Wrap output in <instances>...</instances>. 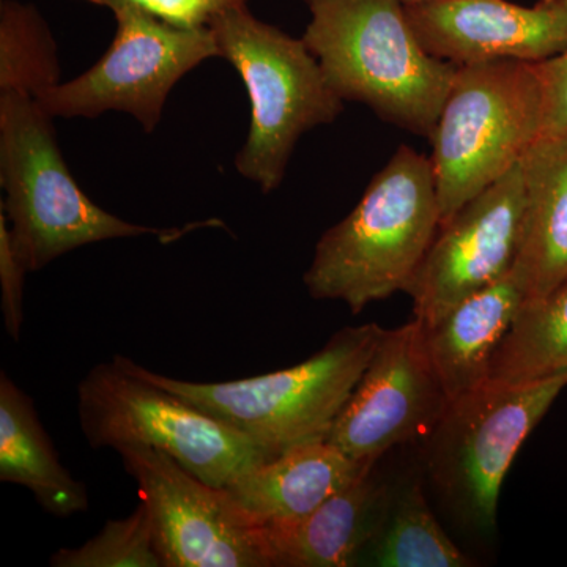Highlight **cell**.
<instances>
[{"label": "cell", "mask_w": 567, "mask_h": 567, "mask_svg": "<svg viewBox=\"0 0 567 567\" xmlns=\"http://www.w3.org/2000/svg\"><path fill=\"white\" fill-rule=\"evenodd\" d=\"M303 40L344 102L398 128L434 137L458 66L417 40L402 0H308Z\"/></svg>", "instance_id": "6da1fadb"}, {"label": "cell", "mask_w": 567, "mask_h": 567, "mask_svg": "<svg viewBox=\"0 0 567 567\" xmlns=\"http://www.w3.org/2000/svg\"><path fill=\"white\" fill-rule=\"evenodd\" d=\"M440 226L431 158L401 145L357 207L320 237L306 289L315 300L342 301L360 315L406 292Z\"/></svg>", "instance_id": "7a4b0ae2"}, {"label": "cell", "mask_w": 567, "mask_h": 567, "mask_svg": "<svg viewBox=\"0 0 567 567\" xmlns=\"http://www.w3.org/2000/svg\"><path fill=\"white\" fill-rule=\"evenodd\" d=\"M383 333L377 323L342 328L303 363L233 382H186L145 369L130 358L117 354L114 360L132 374L233 425L275 458L295 446L328 439Z\"/></svg>", "instance_id": "3957f363"}, {"label": "cell", "mask_w": 567, "mask_h": 567, "mask_svg": "<svg viewBox=\"0 0 567 567\" xmlns=\"http://www.w3.org/2000/svg\"><path fill=\"white\" fill-rule=\"evenodd\" d=\"M51 121L33 96L0 91L2 213L11 246L28 271L112 238L155 235L167 244L182 237L181 229L132 224L92 203L63 162Z\"/></svg>", "instance_id": "277c9868"}, {"label": "cell", "mask_w": 567, "mask_h": 567, "mask_svg": "<svg viewBox=\"0 0 567 567\" xmlns=\"http://www.w3.org/2000/svg\"><path fill=\"white\" fill-rule=\"evenodd\" d=\"M208 28L219 58L233 63L251 102V126L235 167L264 194L274 193L300 137L333 123L344 100L328 84L305 40L257 20L248 2L219 11Z\"/></svg>", "instance_id": "5b68a950"}, {"label": "cell", "mask_w": 567, "mask_h": 567, "mask_svg": "<svg viewBox=\"0 0 567 567\" xmlns=\"http://www.w3.org/2000/svg\"><path fill=\"white\" fill-rule=\"evenodd\" d=\"M543 106L537 63L458 66L431 141L442 224L522 162L539 140Z\"/></svg>", "instance_id": "8992f818"}, {"label": "cell", "mask_w": 567, "mask_h": 567, "mask_svg": "<svg viewBox=\"0 0 567 567\" xmlns=\"http://www.w3.org/2000/svg\"><path fill=\"white\" fill-rule=\"evenodd\" d=\"M567 374L520 385L487 382L447 402L424 436V461L443 505L470 532L496 527L499 494L514 458L540 423Z\"/></svg>", "instance_id": "52a82bcc"}, {"label": "cell", "mask_w": 567, "mask_h": 567, "mask_svg": "<svg viewBox=\"0 0 567 567\" xmlns=\"http://www.w3.org/2000/svg\"><path fill=\"white\" fill-rule=\"evenodd\" d=\"M82 434L93 450L147 446L216 487L270 461L252 440L117 361L95 365L78 386Z\"/></svg>", "instance_id": "ba28073f"}, {"label": "cell", "mask_w": 567, "mask_h": 567, "mask_svg": "<svg viewBox=\"0 0 567 567\" xmlns=\"http://www.w3.org/2000/svg\"><path fill=\"white\" fill-rule=\"evenodd\" d=\"M114 14L117 32L106 54L76 80L54 85L35 100L52 118L128 112L151 133L174 85L199 63L219 58L218 44L208 25L178 28L134 9Z\"/></svg>", "instance_id": "9c48e42d"}, {"label": "cell", "mask_w": 567, "mask_h": 567, "mask_svg": "<svg viewBox=\"0 0 567 567\" xmlns=\"http://www.w3.org/2000/svg\"><path fill=\"white\" fill-rule=\"evenodd\" d=\"M117 453L151 511L164 567H274L265 529L226 487L205 483L153 447Z\"/></svg>", "instance_id": "30bf717a"}, {"label": "cell", "mask_w": 567, "mask_h": 567, "mask_svg": "<svg viewBox=\"0 0 567 567\" xmlns=\"http://www.w3.org/2000/svg\"><path fill=\"white\" fill-rule=\"evenodd\" d=\"M447 395L425 341L423 323L385 330L327 442L360 464L424 439L445 412Z\"/></svg>", "instance_id": "8fae6325"}, {"label": "cell", "mask_w": 567, "mask_h": 567, "mask_svg": "<svg viewBox=\"0 0 567 567\" xmlns=\"http://www.w3.org/2000/svg\"><path fill=\"white\" fill-rule=\"evenodd\" d=\"M527 213L520 163L445 224L410 282L413 316L434 327L458 303L511 274Z\"/></svg>", "instance_id": "7c38bea8"}, {"label": "cell", "mask_w": 567, "mask_h": 567, "mask_svg": "<svg viewBox=\"0 0 567 567\" xmlns=\"http://www.w3.org/2000/svg\"><path fill=\"white\" fill-rule=\"evenodd\" d=\"M405 9L424 50L456 66L543 63L567 51V0H429Z\"/></svg>", "instance_id": "4fadbf2b"}, {"label": "cell", "mask_w": 567, "mask_h": 567, "mask_svg": "<svg viewBox=\"0 0 567 567\" xmlns=\"http://www.w3.org/2000/svg\"><path fill=\"white\" fill-rule=\"evenodd\" d=\"M372 468L320 440L246 470L226 488L259 527L275 528L315 513Z\"/></svg>", "instance_id": "5bb4252c"}, {"label": "cell", "mask_w": 567, "mask_h": 567, "mask_svg": "<svg viewBox=\"0 0 567 567\" xmlns=\"http://www.w3.org/2000/svg\"><path fill=\"white\" fill-rule=\"evenodd\" d=\"M393 494L374 466L301 520L265 528L274 567L352 566L379 535Z\"/></svg>", "instance_id": "9a60e30c"}, {"label": "cell", "mask_w": 567, "mask_h": 567, "mask_svg": "<svg viewBox=\"0 0 567 567\" xmlns=\"http://www.w3.org/2000/svg\"><path fill=\"white\" fill-rule=\"evenodd\" d=\"M520 166L527 213L511 275L525 298L544 297L567 279V133L537 140Z\"/></svg>", "instance_id": "2e32d148"}, {"label": "cell", "mask_w": 567, "mask_h": 567, "mask_svg": "<svg viewBox=\"0 0 567 567\" xmlns=\"http://www.w3.org/2000/svg\"><path fill=\"white\" fill-rule=\"evenodd\" d=\"M524 301L509 274L425 328L429 354L450 401L486 385L492 358Z\"/></svg>", "instance_id": "e0dca14e"}, {"label": "cell", "mask_w": 567, "mask_h": 567, "mask_svg": "<svg viewBox=\"0 0 567 567\" xmlns=\"http://www.w3.org/2000/svg\"><path fill=\"white\" fill-rule=\"evenodd\" d=\"M0 480L29 488L54 516L89 509L87 488L63 468L32 398L6 372L0 374Z\"/></svg>", "instance_id": "ac0fdd59"}, {"label": "cell", "mask_w": 567, "mask_h": 567, "mask_svg": "<svg viewBox=\"0 0 567 567\" xmlns=\"http://www.w3.org/2000/svg\"><path fill=\"white\" fill-rule=\"evenodd\" d=\"M567 374V279L544 297L525 298L492 358L488 382L520 385Z\"/></svg>", "instance_id": "d6986e66"}, {"label": "cell", "mask_w": 567, "mask_h": 567, "mask_svg": "<svg viewBox=\"0 0 567 567\" xmlns=\"http://www.w3.org/2000/svg\"><path fill=\"white\" fill-rule=\"evenodd\" d=\"M372 565L382 567L472 566L446 535L417 483L393 494L385 522L371 546Z\"/></svg>", "instance_id": "ffe728a7"}, {"label": "cell", "mask_w": 567, "mask_h": 567, "mask_svg": "<svg viewBox=\"0 0 567 567\" xmlns=\"http://www.w3.org/2000/svg\"><path fill=\"white\" fill-rule=\"evenodd\" d=\"M58 44L47 21L31 3H0V91L33 99L61 84Z\"/></svg>", "instance_id": "44dd1931"}, {"label": "cell", "mask_w": 567, "mask_h": 567, "mask_svg": "<svg viewBox=\"0 0 567 567\" xmlns=\"http://www.w3.org/2000/svg\"><path fill=\"white\" fill-rule=\"evenodd\" d=\"M52 567H164L148 507L140 503L128 517L110 520L76 548H61Z\"/></svg>", "instance_id": "7402d4cb"}, {"label": "cell", "mask_w": 567, "mask_h": 567, "mask_svg": "<svg viewBox=\"0 0 567 567\" xmlns=\"http://www.w3.org/2000/svg\"><path fill=\"white\" fill-rule=\"evenodd\" d=\"M93 6L140 10L156 20L178 28H204L219 11L248 2V0H85Z\"/></svg>", "instance_id": "603a6c76"}, {"label": "cell", "mask_w": 567, "mask_h": 567, "mask_svg": "<svg viewBox=\"0 0 567 567\" xmlns=\"http://www.w3.org/2000/svg\"><path fill=\"white\" fill-rule=\"evenodd\" d=\"M28 268L11 246L9 221L0 212V289H2V315L7 333L20 341L22 320V287Z\"/></svg>", "instance_id": "cb8c5ba5"}, {"label": "cell", "mask_w": 567, "mask_h": 567, "mask_svg": "<svg viewBox=\"0 0 567 567\" xmlns=\"http://www.w3.org/2000/svg\"><path fill=\"white\" fill-rule=\"evenodd\" d=\"M543 82V130L540 137L567 133V51L537 63Z\"/></svg>", "instance_id": "d4e9b609"}, {"label": "cell", "mask_w": 567, "mask_h": 567, "mask_svg": "<svg viewBox=\"0 0 567 567\" xmlns=\"http://www.w3.org/2000/svg\"><path fill=\"white\" fill-rule=\"evenodd\" d=\"M429 2V0H402L404 6H415V3Z\"/></svg>", "instance_id": "484cf974"}]
</instances>
